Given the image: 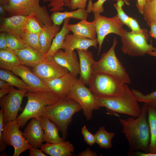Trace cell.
<instances>
[{"label": "cell", "instance_id": "obj_1", "mask_svg": "<svg viewBox=\"0 0 156 156\" xmlns=\"http://www.w3.org/2000/svg\"><path fill=\"white\" fill-rule=\"evenodd\" d=\"M148 106L144 103L141 107V114L138 117L119 119L122 127V132L128 142L129 155L140 151L149 152L150 133L147 118Z\"/></svg>", "mask_w": 156, "mask_h": 156}, {"label": "cell", "instance_id": "obj_2", "mask_svg": "<svg viewBox=\"0 0 156 156\" xmlns=\"http://www.w3.org/2000/svg\"><path fill=\"white\" fill-rule=\"evenodd\" d=\"M81 110V107L77 101L66 96L56 103L46 107L41 116H45L54 123L65 140L68 136V127L73 115Z\"/></svg>", "mask_w": 156, "mask_h": 156}, {"label": "cell", "instance_id": "obj_3", "mask_svg": "<svg viewBox=\"0 0 156 156\" xmlns=\"http://www.w3.org/2000/svg\"><path fill=\"white\" fill-rule=\"evenodd\" d=\"M25 96L27 99V103L21 113L16 120L23 128L27 121L33 118H38L47 106L54 104L61 99L53 92H34L28 91Z\"/></svg>", "mask_w": 156, "mask_h": 156}, {"label": "cell", "instance_id": "obj_4", "mask_svg": "<svg viewBox=\"0 0 156 156\" xmlns=\"http://www.w3.org/2000/svg\"><path fill=\"white\" fill-rule=\"evenodd\" d=\"M40 0H8V3L3 6L6 13L11 16L33 15L42 27L44 25H51L53 23L50 16L46 8L40 5Z\"/></svg>", "mask_w": 156, "mask_h": 156}, {"label": "cell", "instance_id": "obj_5", "mask_svg": "<svg viewBox=\"0 0 156 156\" xmlns=\"http://www.w3.org/2000/svg\"><path fill=\"white\" fill-rule=\"evenodd\" d=\"M117 44L115 37L109 50L101 55L98 61H95L92 66V73L109 74L117 77L125 84H129L131 81L129 75L116 54L115 49Z\"/></svg>", "mask_w": 156, "mask_h": 156}, {"label": "cell", "instance_id": "obj_6", "mask_svg": "<svg viewBox=\"0 0 156 156\" xmlns=\"http://www.w3.org/2000/svg\"><path fill=\"white\" fill-rule=\"evenodd\" d=\"M124 94L120 96L105 98L95 96L101 107L113 112L137 118L141 113L138 101L126 84L124 85Z\"/></svg>", "mask_w": 156, "mask_h": 156}, {"label": "cell", "instance_id": "obj_7", "mask_svg": "<svg viewBox=\"0 0 156 156\" xmlns=\"http://www.w3.org/2000/svg\"><path fill=\"white\" fill-rule=\"evenodd\" d=\"M125 83L117 77L103 73H92L89 83V88L97 97H119L124 94Z\"/></svg>", "mask_w": 156, "mask_h": 156}, {"label": "cell", "instance_id": "obj_8", "mask_svg": "<svg viewBox=\"0 0 156 156\" xmlns=\"http://www.w3.org/2000/svg\"><path fill=\"white\" fill-rule=\"evenodd\" d=\"M149 36L146 29H142L141 31L136 33L124 29L120 36L122 51L124 54L132 57L149 55L155 48L152 41L150 43H148Z\"/></svg>", "mask_w": 156, "mask_h": 156}, {"label": "cell", "instance_id": "obj_9", "mask_svg": "<svg viewBox=\"0 0 156 156\" xmlns=\"http://www.w3.org/2000/svg\"><path fill=\"white\" fill-rule=\"evenodd\" d=\"M67 96L75 100L80 104L83 114L88 120L92 118L93 110L102 107L90 89L79 79H77Z\"/></svg>", "mask_w": 156, "mask_h": 156}, {"label": "cell", "instance_id": "obj_10", "mask_svg": "<svg viewBox=\"0 0 156 156\" xmlns=\"http://www.w3.org/2000/svg\"><path fill=\"white\" fill-rule=\"evenodd\" d=\"M94 20L95 21L97 40L99 45L97 55L101 52L102 44L106 36L110 34H114L120 37L122 34L124 25L117 14L109 18L101 14L94 15Z\"/></svg>", "mask_w": 156, "mask_h": 156}, {"label": "cell", "instance_id": "obj_11", "mask_svg": "<svg viewBox=\"0 0 156 156\" xmlns=\"http://www.w3.org/2000/svg\"><path fill=\"white\" fill-rule=\"evenodd\" d=\"M20 125L16 120L5 124L4 126L3 139L7 146L13 147L14 152L13 156H18L32 147L24 137L23 132L20 130Z\"/></svg>", "mask_w": 156, "mask_h": 156}, {"label": "cell", "instance_id": "obj_12", "mask_svg": "<svg viewBox=\"0 0 156 156\" xmlns=\"http://www.w3.org/2000/svg\"><path fill=\"white\" fill-rule=\"evenodd\" d=\"M27 89L17 90L11 86L10 92L0 98V106L3 109L4 124L16 119L18 111L21 109L23 98Z\"/></svg>", "mask_w": 156, "mask_h": 156}, {"label": "cell", "instance_id": "obj_13", "mask_svg": "<svg viewBox=\"0 0 156 156\" xmlns=\"http://www.w3.org/2000/svg\"><path fill=\"white\" fill-rule=\"evenodd\" d=\"M32 71L43 81L47 82L69 72L53 58L45 60L32 68Z\"/></svg>", "mask_w": 156, "mask_h": 156}, {"label": "cell", "instance_id": "obj_14", "mask_svg": "<svg viewBox=\"0 0 156 156\" xmlns=\"http://www.w3.org/2000/svg\"><path fill=\"white\" fill-rule=\"evenodd\" d=\"M11 71L16 75L21 78L29 88V91L47 92L51 91L47 84L43 81L27 66L21 64L14 67Z\"/></svg>", "mask_w": 156, "mask_h": 156}, {"label": "cell", "instance_id": "obj_15", "mask_svg": "<svg viewBox=\"0 0 156 156\" xmlns=\"http://www.w3.org/2000/svg\"><path fill=\"white\" fill-rule=\"evenodd\" d=\"M23 133L24 137L33 147L40 148L44 142V132L38 118H31Z\"/></svg>", "mask_w": 156, "mask_h": 156}, {"label": "cell", "instance_id": "obj_16", "mask_svg": "<svg viewBox=\"0 0 156 156\" xmlns=\"http://www.w3.org/2000/svg\"><path fill=\"white\" fill-rule=\"evenodd\" d=\"M77 79V77L68 72L46 83L51 90L61 99L67 96Z\"/></svg>", "mask_w": 156, "mask_h": 156}, {"label": "cell", "instance_id": "obj_17", "mask_svg": "<svg viewBox=\"0 0 156 156\" xmlns=\"http://www.w3.org/2000/svg\"><path fill=\"white\" fill-rule=\"evenodd\" d=\"M98 44L97 39L92 40L68 34L64 40L63 49L66 53L71 54L75 49L88 50L91 47L97 49Z\"/></svg>", "mask_w": 156, "mask_h": 156}, {"label": "cell", "instance_id": "obj_18", "mask_svg": "<svg viewBox=\"0 0 156 156\" xmlns=\"http://www.w3.org/2000/svg\"><path fill=\"white\" fill-rule=\"evenodd\" d=\"M53 58L59 64L67 69L75 77L80 73V65L76 53L74 51L68 54L60 49L54 55Z\"/></svg>", "mask_w": 156, "mask_h": 156}, {"label": "cell", "instance_id": "obj_19", "mask_svg": "<svg viewBox=\"0 0 156 156\" xmlns=\"http://www.w3.org/2000/svg\"><path fill=\"white\" fill-rule=\"evenodd\" d=\"M28 16L14 15L1 18L0 32L9 33L22 39L25 23Z\"/></svg>", "mask_w": 156, "mask_h": 156}, {"label": "cell", "instance_id": "obj_20", "mask_svg": "<svg viewBox=\"0 0 156 156\" xmlns=\"http://www.w3.org/2000/svg\"><path fill=\"white\" fill-rule=\"evenodd\" d=\"M80 65L79 79L85 85H88L92 74V68L95 62L92 53L83 50L77 49Z\"/></svg>", "mask_w": 156, "mask_h": 156}, {"label": "cell", "instance_id": "obj_21", "mask_svg": "<svg viewBox=\"0 0 156 156\" xmlns=\"http://www.w3.org/2000/svg\"><path fill=\"white\" fill-rule=\"evenodd\" d=\"M14 51L21 64L27 66L34 67L45 60L42 52L29 46Z\"/></svg>", "mask_w": 156, "mask_h": 156}, {"label": "cell", "instance_id": "obj_22", "mask_svg": "<svg viewBox=\"0 0 156 156\" xmlns=\"http://www.w3.org/2000/svg\"><path fill=\"white\" fill-rule=\"evenodd\" d=\"M67 28L75 35L91 39H97L95 22L94 20L89 22L86 19H83L75 24L68 23Z\"/></svg>", "mask_w": 156, "mask_h": 156}, {"label": "cell", "instance_id": "obj_23", "mask_svg": "<svg viewBox=\"0 0 156 156\" xmlns=\"http://www.w3.org/2000/svg\"><path fill=\"white\" fill-rule=\"evenodd\" d=\"M40 150L47 155L51 156H71L73 155L74 147L68 141L63 142L42 144Z\"/></svg>", "mask_w": 156, "mask_h": 156}, {"label": "cell", "instance_id": "obj_24", "mask_svg": "<svg viewBox=\"0 0 156 156\" xmlns=\"http://www.w3.org/2000/svg\"><path fill=\"white\" fill-rule=\"evenodd\" d=\"M40 120L44 132V141L46 143H55L65 141L59 134V129L56 124L44 116L38 118Z\"/></svg>", "mask_w": 156, "mask_h": 156}, {"label": "cell", "instance_id": "obj_25", "mask_svg": "<svg viewBox=\"0 0 156 156\" xmlns=\"http://www.w3.org/2000/svg\"><path fill=\"white\" fill-rule=\"evenodd\" d=\"M59 26L53 24L44 25L40 33L39 40L41 47V52L44 55L49 50L52 40L56 34L60 31Z\"/></svg>", "mask_w": 156, "mask_h": 156}, {"label": "cell", "instance_id": "obj_26", "mask_svg": "<svg viewBox=\"0 0 156 156\" xmlns=\"http://www.w3.org/2000/svg\"><path fill=\"white\" fill-rule=\"evenodd\" d=\"M89 12L87 10L79 8L72 11L52 12L50 17L54 24L60 26L64 22V20L68 18L82 20L87 19Z\"/></svg>", "mask_w": 156, "mask_h": 156}, {"label": "cell", "instance_id": "obj_27", "mask_svg": "<svg viewBox=\"0 0 156 156\" xmlns=\"http://www.w3.org/2000/svg\"><path fill=\"white\" fill-rule=\"evenodd\" d=\"M70 19V18H68L64 20L63 25L62 29L53 39L48 52L44 55L45 59L53 58L54 54L58 50L60 49H63L65 38L66 35L70 32L67 28Z\"/></svg>", "mask_w": 156, "mask_h": 156}, {"label": "cell", "instance_id": "obj_28", "mask_svg": "<svg viewBox=\"0 0 156 156\" xmlns=\"http://www.w3.org/2000/svg\"><path fill=\"white\" fill-rule=\"evenodd\" d=\"M21 65L14 51L7 48L0 49V67L10 71Z\"/></svg>", "mask_w": 156, "mask_h": 156}, {"label": "cell", "instance_id": "obj_29", "mask_svg": "<svg viewBox=\"0 0 156 156\" xmlns=\"http://www.w3.org/2000/svg\"><path fill=\"white\" fill-rule=\"evenodd\" d=\"M148 120L150 133L149 152L156 153V109L149 106L148 107Z\"/></svg>", "mask_w": 156, "mask_h": 156}, {"label": "cell", "instance_id": "obj_30", "mask_svg": "<svg viewBox=\"0 0 156 156\" xmlns=\"http://www.w3.org/2000/svg\"><path fill=\"white\" fill-rule=\"evenodd\" d=\"M115 135L114 132H108L104 126H101L94 134L95 143L101 148H111L112 146V140Z\"/></svg>", "mask_w": 156, "mask_h": 156}, {"label": "cell", "instance_id": "obj_31", "mask_svg": "<svg viewBox=\"0 0 156 156\" xmlns=\"http://www.w3.org/2000/svg\"><path fill=\"white\" fill-rule=\"evenodd\" d=\"M11 71L1 69L0 79L8 83L10 86H15L19 89L30 90L27 85L22 80L18 78Z\"/></svg>", "mask_w": 156, "mask_h": 156}, {"label": "cell", "instance_id": "obj_32", "mask_svg": "<svg viewBox=\"0 0 156 156\" xmlns=\"http://www.w3.org/2000/svg\"><path fill=\"white\" fill-rule=\"evenodd\" d=\"M142 15L149 26L151 23H156V0H146Z\"/></svg>", "mask_w": 156, "mask_h": 156}, {"label": "cell", "instance_id": "obj_33", "mask_svg": "<svg viewBox=\"0 0 156 156\" xmlns=\"http://www.w3.org/2000/svg\"><path fill=\"white\" fill-rule=\"evenodd\" d=\"M131 90L138 102L146 103L156 109V90L146 94L136 89H133Z\"/></svg>", "mask_w": 156, "mask_h": 156}, {"label": "cell", "instance_id": "obj_34", "mask_svg": "<svg viewBox=\"0 0 156 156\" xmlns=\"http://www.w3.org/2000/svg\"><path fill=\"white\" fill-rule=\"evenodd\" d=\"M6 36L7 47L13 51L23 49L28 46L22 39L12 34L6 33Z\"/></svg>", "mask_w": 156, "mask_h": 156}, {"label": "cell", "instance_id": "obj_35", "mask_svg": "<svg viewBox=\"0 0 156 156\" xmlns=\"http://www.w3.org/2000/svg\"><path fill=\"white\" fill-rule=\"evenodd\" d=\"M42 29V27L34 15L28 16L24 24V32L40 33Z\"/></svg>", "mask_w": 156, "mask_h": 156}, {"label": "cell", "instance_id": "obj_36", "mask_svg": "<svg viewBox=\"0 0 156 156\" xmlns=\"http://www.w3.org/2000/svg\"><path fill=\"white\" fill-rule=\"evenodd\" d=\"M39 35L40 33L24 32L22 39L28 46L41 52V47L39 40Z\"/></svg>", "mask_w": 156, "mask_h": 156}, {"label": "cell", "instance_id": "obj_37", "mask_svg": "<svg viewBox=\"0 0 156 156\" xmlns=\"http://www.w3.org/2000/svg\"><path fill=\"white\" fill-rule=\"evenodd\" d=\"M43 1L49 3L48 7L51 12L62 11L64 10V6L71 9L70 0H43Z\"/></svg>", "mask_w": 156, "mask_h": 156}, {"label": "cell", "instance_id": "obj_38", "mask_svg": "<svg viewBox=\"0 0 156 156\" xmlns=\"http://www.w3.org/2000/svg\"><path fill=\"white\" fill-rule=\"evenodd\" d=\"M125 3V2L123 0H119L117 1L116 4H114V6L117 11V14L120 20L124 25H125L130 28L129 24V16L125 13L122 8V7Z\"/></svg>", "mask_w": 156, "mask_h": 156}, {"label": "cell", "instance_id": "obj_39", "mask_svg": "<svg viewBox=\"0 0 156 156\" xmlns=\"http://www.w3.org/2000/svg\"><path fill=\"white\" fill-rule=\"evenodd\" d=\"M81 132L84 140L88 144L92 146L95 143L94 135L91 133L85 125L81 129Z\"/></svg>", "mask_w": 156, "mask_h": 156}, {"label": "cell", "instance_id": "obj_40", "mask_svg": "<svg viewBox=\"0 0 156 156\" xmlns=\"http://www.w3.org/2000/svg\"><path fill=\"white\" fill-rule=\"evenodd\" d=\"M3 118V109L0 110V151L3 152L6 149L7 146L5 143L3 137V131L4 125Z\"/></svg>", "mask_w": 156, "mask_h": 156}, {"label": "cell", "instance_id": "obj_41", "mask_svg": "<svg viewBox=\"0 0 156 156\" xmlns=\"http://www.w3.org/2000/svg\"><path fill=\"white\" fill-rule=\"evenodd\" d=\"M107 0H98L93 4L91 10V12L94 15L100 14L104 11L103 4Z\"/></svg>", "mask_w": 156, "mask_h": 156}, {"label": "cell", "instance_id": "obj_42", "mask_svg": "<svg viewBox=\"0 0 156 156\" xmlns=\"http://www.w3.org/2000/svg\"><path fill=\"white\" fill-rule=\"evenodd\" d=\"M90 0H70L71 9L74 10L79 8L85 9L86 3Z\"/></svg>", "mask_w": 156, "mask_h": 156}, {"label": "cell", "instance_id": "obj_43", "mask_svg": "<svg viewBox=\"0 0 156 156\" xmlns=\"http://www.w3.org/2000/svg\"><path fill=\"white\" fill-rule=\"evenodd\" d=\"M129 24L130 29L133 32H139L142 30L137 20L132 17H129Z\"/></svg>", "mask_w": 156, "mask_h": 156}, {"label": "cell", "instance_id": "obj_44", "mask_svg": "<svg viewBox=\"0 0 156 156\" xmlns=\"http://www.w3.org/2000/svg\"><path fill=\"white\" fill-rule=\"evenodd\" d=\"M29 156H47L43 151L38 148L32 147L29 149Z\"/></svg>", "mask_w": 156, "mask_h": 156}, {"label": "cell", "instance_id": "obj_45", "mask_svg": "<svg viewBox=\"0 0 156 156\" xmlns=\"http://www.w3.org/2000/svg\"><path fill=\"white\" fill-rule=\"evenodd\" d=\"M7 47L6 33L1 32L0 34V49H6Z\"/></svg>", "mask_w": 156, "mask_h": 156}, {"label": "cell", "instance_id": "obj_46", "mask_svg": "<svg viewBox=\"0 0 156 156\" xmlns=\"http://www.w3.org/2000/svg\"><path fill=\"white\" fill-rule=\"evenodd\" d=\"M79 156H97L98 155L95 151H92L89 148H87L86 150L79 153Z\"/></svg>", "mask_w": 156, "mask_h": 156}, {"label": "cell", "instance_id": "obj_47", "mask_svg": "<svg viewBox=\"0 0 156 156\" xmlns=\"http://www.w3.org/2000/svg\"><path fill=\"white\" fill-rule=\"evenodd\" d=\"M146 0H137L136 3L137 7L138 12L142 14L144 6Z\"/></svg>", "mask_w": 156, "mask_h": 156}, {"label": "cell", "instance_id": "obj_48", "mask_svg": "<svg viewBox=\"0 0 156 156\" xmlns=\"http://www.w3.org/2000/svg\"><path fill=\"white\" fill-rule=\"evenodd\" d=\"M150 30L148 33L149 36L156 39V23H153L149 26Z\"/></svg>", "mask_w": 156, "mask_h": 156}, {"label": "cell", "instance_id": "obj_49", "mask_svg": "<svg viewBox=\"0 0 156 156\" xmlns=\"http://www.w3.org/2000/svg\"><path fill=\"white\" fill-rule=\"evenodd\" d=\"M135 155L138 156H156V153H152L150 152H142L140 151H137L133 153L131 155Z\"/></svg>", "mask_w": 156, "mask_h": 156}, {"label": "cell", "instance_id": "obj_50", "mask_svg": "<svg viewBox=\"0 0 156 156\" xmlns=\"http://www.w3.org/2000/svg\"><path fill=\"white\" fill-rule=\"evenodd\" d=\"M11 86L0 89V98H2L6 94H8L10 92L11 89Z\"/></svg>", "mask_w": 156, "mask_h": 156}, {"label": "cell", "instance_id": "obj_51", "mask_svg": "<svg viewBox=\"0 0 156 156\" xmlns=\"http://www.w3.org/2000/svg\"><path fill=\"white\" fill-rule=\"evenodd\" d=\"M11 86L6 81L0 79V88L10 87Z\"/></svg>", "mask_w": 156, "mask_h": 156}, {"label": "cell", "instance_id": "obj_52", "mask_svg": "<svg viewBox=\"0 0 156 156\" xmlns=\"http://www.w3.org/2000/svg\"><path fill=\"white\" fill-rule=\"evenodd\" d=\"M6 12L5 11L3 5H0V14L1 16V18L5 17L4 16L6 15Z\"/></svg>", "mask_w": 156, "mask_h": 156}, {"label": "cell", "instance_id": "obj_53", "mask_svg": "<svg viewBox=\"0 0 156 156\" xmlns=\"http://www.w3.org/2000/svg\"><path fill=\"white\" fill-rule=\"evenodd\" d=\"M8 2V0H0V5H5L7 4Z\"/></svg>", "mask_w": 156, "mask_h": 156}, {"label": "cell", "instance_id": "obj_54", "mask_svg": "<svg viewBox=\"0 0 156 156\" xmlns=\"http://www.w3.org/2000/svg\"><path fill=\"white\" fill-rule=\"evenodd\" d=\"M149 55L156 57V48H155L154 50L150 53Z\"/></svg>", "mask_w": 156, "mask_h": 156}, {"label": "cell", "instance_id": "obj_55", "mask_svg": "<svg viewBox=\"0 0 156 156\" xmlns=\"http://www.w3.org/2000/svg\"><path fill=\"white\" fill-rule=\"evenodd\" d=\"M115 1H118L119 0H113ZM124 1L125 3L128 6H129L130 3L129 2L130 0H122Z\"/></svg>", "mask_w": 156, "mask_h": 156}, {"label": "cell", "instance_id": "obj_56", "mask_svg": "<svg viewBox=\"0 0 156 156\" xmlns=\"http://www.w3.org/2000/svg\"></svg>", "mask_w": 156, "mask_h": 156}]
</instances>
